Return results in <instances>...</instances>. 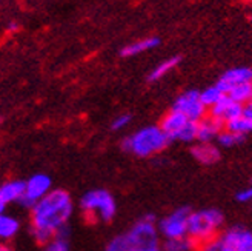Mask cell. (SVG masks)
Instances as JSON below:
<instances>
[{"label":"cell","mask_w":252,"mask_h":251,"mask_svg":"<svg viewBox=\"0 0 252 251\" xmlns=\"http://www.w3.org/2000/svg\"><path fill=\"white\" fill-rule=\"evenodd\" d=\"M174 111L182 112L191 122H200L203 117L208 116V108L201 104L200 100V91L189 90L183 94H180L172 105Z\"/></svg>","instance_id":"ba28073f"},{"label":"cell","mask_w":252,"mask_h":251,"mask_svg":"<svg viewBox=\"0 0 252 251\" xmlns=\"http://www.w3.org/2000/svg\"><path fill=\"white\" fill-rule=\"evenodd\" d=\"M198 251H231V250L223 244L220 236H217L216 239H212V241L206 242L205 245H201L198 248Z\"/></svg>","instance_id":"d4e9b609"},{"label":"cell","mask_w":252,"mask_h":251,"mask_svg":"<svg viewBox=\"0 0 252 251\" xmlns=\"http://www.w3.org/2000/svg\"><path fill=\"white\" fill-rule=\"evenodd\" d=\"M20 228L22 223L16 216L8 215V213L0 215V242L8 244L9 241H12L19 234Z\"/></svg>","instance_id":"9a60e30c"},{"label":"cell","mask_w":252,"mask_h":251,"mask_svg":"<svg viewBox=\"0 0 252 251\" xmlns=\"http://www.w3.org/2000/svg\"><path fill=\"white\" fill-rule=\"evenodd\" d=\"M224 130V123L209 114L197 122V141L198 142H212Z\"/></svg>","instance_id":"7c38bea8"},{"label":"cell","mask_w":252,"mask_h":251,"mask_svg":"<svg viewBox=\"0 0 252 251\" xmlns=\"http://www.w3.org/2000/svg\"><path fill=\"white\" fill-rule=\"evenodd\" d=\"M17 28H19V27H17V23H16V22H11V23H9V27H8V31H11V33H12V31H17Z\"/></svg>","instance_id":"4dcf8cb0"},{"label":"cell","mask_w":252,"mask_h":251,"mask_svg":"<svg viewBox=\"0 0 252 251\" xmlns=\"http://www.w3.org/2000/svg\"><path fill=\"white\" fill-rule=\"evenodd\" d=\"M6 204L3 202V200L2 199H0V215H3V213H6Z\"/></svg>","instance_id":"f546056e"},{"label":"cell","mask_w":252,"mask_h":251,"mask_svg":"<svg viewBox=\"0 0 252 251\" xmlns=\"http://www.w3.org/2000/svg\"><path fill=\"white\" fill-rule=\"evenodd\" d=\"M188 122H189V119L186 116H183L182 112L171 109L168 114L161 119L158 127L161 128L163 133L168 136V139L172 142V141H177L179 139L182 130L186 127Z\"/></svg>","instance_id":"8fae6325"},{"label":"cell","mask_w":252,"mask_h":251,"mask_svg":"<svg viewBox=\"0 0 252 251\" xmlns=\"http://www.w3.org/2000/svg\"><path fill=\"white\" fill-rule=\"evenodd\" d=\"M248 82H252V70L248 67H238L226 71L219 79L217 86L223 94H228L234 86Z\"/></svg>","instance_id":"30bf717a"},{"label":"cell","mask_w":252,"mask_h":251,"mask_svg":"<svg viewBox=\"0 0 252 251\" xmlns=\"http://www.w3.org/2000/svg\"><path fill=\"white\" fill-rule=\"evenodd\" d=\"M191 153H192V157L203 165H212L220 159L219 148L216 145H212L211 142H200L194 145Z\"/></svg>","instance_id":"5bb4252c"},{"label":"cell","mask_w":252,"mask_h":251,"mask_svg":"<svg viewBox=\"0 0 252 251\" xmlns=\"http://www.w3.org/2000/svg\"><path fill=\"white\" fill-rule=\"evenodd\" d=\"M80 210L83 215L95 222H111L117 213L116 199L109 191L91 190L86 191L80 199Z\"/></svg>","instance_id":"5b68a950"},{"label":"cell","mask_w":252,"mask_h":251,"mask_svg":"<svg viewBox=\"0 0 252 251\" xmlns=\"http://www.w3.org/2000/svg\"><path fill=\"white\" fill-rule=\"evenodd\" d=\"M237 200L238 202H243V204H248L252 200V186L249 188H245V190L238 191L237 193Z\"/></svg>","instance_id":"4316f807"},{"label":"cell","mask_w":252,"mask_h":251,"mask_svg":"<svg viewBox=\"0 0 252 251\" xmlns=\"http://www.w3.org/2000/svg\"><path fill=\"white\" fill-rule=\"evenodd\" d=\"M42 251H71L69 237L54 236L51 241L43 245V250Z\"/></svg>","instance_id":"603a6c76"},{"label":"cell","mask_w":252,"mask_h":251,"mask_svg":"<svg viewBox=\"0 0 252 251\" xmlns=\"http://www.w3.org/2000/svg\"><path fill=\"white\" fill-rule=\"evenodd\" d=\"M189 215H191V210L188 207H182V208H177L175 211H172L171 215H168L166 217H163L158 222V225H157L158 234L165 237L166 241L185 237L188 234Z\"/></svg>","instance_id":"8992f818"},{"label":"cell","mask_w":252,"mask_h":251,"mask_svg":"<svg viewBox=\"0 0 252 251\" xmlns=\"http://www.w3.org/2000/svg\"><path fill=\"white\" fill-rule=\"evenodd\" d=\"M223 96L224 94L219 90V86L214 85V86H209V88H206L205 91L200 93V100L206 108H211L212 105H216Z\"/></svg>","instance_id":"44dd1931"},{"label":"cell","mask_w":252,"mask_h":251,"mask_svg":"<svg viewBox=\"0 0 252 251\" xmlns=\"http://www.w3.org/2000/svg\"><path fill=\"white\" fill-rule=\"evenodd\" d=\"M243 116L252 122V100H249L246 105H243Z\"/></svg>","instance_id":"83f0119b"},{"label":"cell","mask_w":252,"mask_h":251,"mask_svg":"<svg viewBox=\"0 0 252 251\" xmlns=\"http://www.w3.org/2000/svg\"><path fill=\"white\" fill-rule=\"evenodd\" d=\"M168 136L161 131L160 127L151 125L142 130L135 131L129 137H126L122 142L125 151H128L137 157H151L161 153L169 145Z\"/></svg>","instance_id":"3957f363"},{"label":"cell","mask_w":252,"mask_h":251,"mask_svg":"<svg viewBox=\"0 0 252 251\" xmlns=\"http://www.w3.org/2000/svg\"><path fill=\"white\" fill-rule=\"evenodd\" d=\"M131 114H122V116H119V117H116L114 120H112V123H111V128L114 130V131H120V130H123V128H126L129 125V122H131Z\"/></svg>","instance_id":"484cf974"},{"label":"cell","mask_w":252,"mask_h":251,"mask_svg":"<svg viewBox=\"0 0 252 251\" xmlns=\"http://www.w3.org/2000/svg\"><path fill=\"white\" fill-rule=\"evenodd\" d=\"M53 190V179L45 173H35L30 179L25 180V196L20 200V205L31 210L32 205L45 197Z\"/></svg>","instance_id":"52a82bcc"},{"label":"cell","mask_w":252,"mask_h":251,"mask_svg":"<svg viewBox=\"0 0 252 251\" xmlns=\"http://www.w3.org/2000/svg\"><path fill=\"white\" fill-rule=\"evenodd\" d=\"M220 239L231 251H252V233L242 227L226 230Z\"/></svg>","instance_id":"9c48e42d"},{"label":"cell","mask_w":252,"mask_h":251,"mask_svg":"<svg viewBox=\"0 0 252 251\" xmlns=\"http://www.w3.org/2000/svg\"><path fill=\"white\" fill-rule=\"evenodd\" d=\"M224 130H228L231 133H235V134L246 136L248 133L252 131V122L248 120L245 116H240V117H237V119L229 120L228 123H224Z\"/></svg>","instance_id":"ffe728a7"},{"label":"cell","mask_w":252,"mask_h":251,"mask_svg":"<svg viewBox=\"0 0 252 251\" xmlns=\"http://www.w3.org/2000/svg\"><path fill=\"white\" fill-rule=\"evenodd\" d=\"M158 45H160L158 37H148V39L138 40V42H134V43H131L128 46H125L120 51V56L122 57H132V56H137V54H142L145 51H149V49H154Z\"/></svg>","instance_id":"2e32d148"},{"label":"cell","mask_w":252,"mask_h":251,"mask_svg":"<svg viewBox=\"0 0 252 251\" xmlns=\"http://www.w3.org/2000/svg\"><path fill=\"white\" fill-rule=\"evenodd\" d=\"M161 248L165 251H194V250H197V245L191 237L185 236V237H180V239L165 241Z\"/></svg>","instance_id":"ac0fdd59"},{"label":"cell","mask_w":252,"mask_h":251,"mask_svg":"<svg viewBox=\"0 0 252 251\" xmlns=\"http://www.w3.org/2000/svg\"><path fill=\"white\" fill-rule=\"evenodd\" d=\"M23 196H25V180L22 179L6 180L0 185V199H2L6 205L14 204V202L19 204Z\"/></svg>","instance_id":"4fadbf2b"},{"label":"cell","mask_w":252,"mask_h":251,"mask_svg":"<svg viewBox=\"0 0 252 251\" xmlns=\"http://www.w3.org/2000/svg\"><path fill=\"white\" fill-rule=\"evenodd\" d=\"M31 211V236L39 244L45 245L65 227L74 213L72 197L66 190L53 188L45 197L32 205Z\"/></svg>","instance_id":"6da1fadb"},{"label":"cell","mask_w":252,"mask_h":251,"mask_svg":"<svg viewBox=\"0 0 252 251\" xmlns=\"http://www.w3.org/2000/svg\"><path fill=\"white\" fill-rule=\"evenodd\" d=\"M182 60V56H174V57H169L166 60H163L160 65H157L153 71H151V74L148 76V82H157L160 80L163 76H166V74L174 70L175 67H177L180 64Z\"/></svg>","instance_id":"e0dca14e"},{"label":"cell","mask_w":252,"mask_h":251,"mask_svg":"<svg viewBox=\"0 0 252 251\" xmlns=\"http://www.w3.org/2000/svg\"><path fill=\"white\" fill-rule=\"evenodd\" d=\"M0 122H2V120H0Z\"/></svg>","instance_id":"1f68e13d"},{"label":"cell","mask_w":252,"mask_h":251,"mask_svg":"<svg viewBox=\"0 0 252 251\" xmlns=\"http://www.w3.org/2000/svg\"><path fill=\"white\" fill-rule=\"evenodd\" d=\"M251 83H252V82H251Z\"/></svg>","instance_id":"d6a6232c"},{"label":"cell","mask_w":252,"mask_h":251,"mask_svg":"<svg viewBox=\"0 0 252 251\" xmlns=\"http://www.w3.org/2000/svg\"><path fill=\"white\" fill-rule=\"evenodd\" d=\"M223 225V215L219 210L208 208L191 211L188 219V237L195 242L197 250L206 242L216 239Z\"/></svg>","instance_id":"277c9868"},{"label":"cell","mask_w":252,"mask_h":251,"mask_svg":"<svg viewBox=\"0 0 252 251\" xmlns=\"http://www.w3.org/2000/svg\"><path fill=\"white\" fill-rule=\"evenodd\" d=\"M0 251H14L12 250L8 244H3V242H0Z\"/></svg>","instance_id":"f1b7e54d"},{"label":"cell","mask_w":252,"mask_h":251,"mask_svg":"<svg viewBox=\"0 0 252 251\" xmlns=\"http://www.w3.org/2000/svg\"><path fill=\"white\" fill-rule=\"evenodd\" d=\"M243 141H245V136L231 133V131H228V130L220 131V134L217 136V142H219V145H220V146H226V148L234 146V145H238V143H242Z\"/></svg>","instance_id":"7402d4cb"},{"label":"cell","mask_w":252,"mask_h":251,"mask_svg":"<svg viewBox=\"0 0 252 251\" xmlns=\"http://www.w3.org/2000/svg\"><path fill=\"white\" fill-rule=\"evenodd\" d=\"M177 141L186 142V143L197 141V122H191V120H189L186 127L182 130V133H180Z\"/></svg>","instance_id":"cb8c5ba5"},{"label":"cell","mask_w":252,"mask_h":251,"mask_svg":"<svg viewBox=\"0 0 252 251\" xmlns=\"http://www.w3.org/2000/svg\"><path fill=\"white\" fill-rule=\"evenodd\" d=\"M105 251H161L156 217L148 215L108 242Z\"/></svg>","instance_id":"7a4b0ae2"},{"label":"cell","mask_w":252,"mask_h":251,"mask_svg":"<svg viewBox=\"0 0 252 251\" xmlns=\"http://www.w3.org/2000/svg\"><path fill=\"white\" fill-rule=\"evenodd\" d=\"M228 96L234 100V102L246 105L249 100H252V83L248 82V83H242V85L234 86L232 90L228 93Z\"/></svg>","instance_id":"d6986e66"}]
</instances>
